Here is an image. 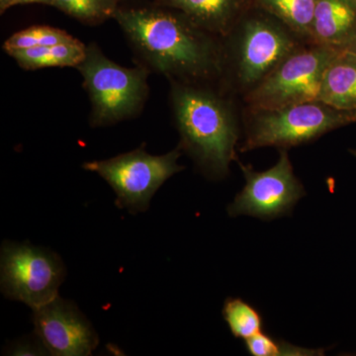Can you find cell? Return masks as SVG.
Wrapping results in <instances>:
<instances>
[{
	"label": "cell",
	"instance_id": "6da1fadb",
	"mask_svg": "<svg viewBox=\"0 0 356 356\" xmlns=\"http://www.w3.org/2000/svg\"><path fill=\"white\" fill-rule=\"evenodd\" d=\"M113 19L149 72L168 81L218 83L222 76V38L172 7L121 4Z\"/></svg>",
	"mask_w": 356,
	"mask_h": 356
},
{
	"label": "cell",
	"instance_id": "7a4b0ae2",
	"mask_svg": "<svg viewBox=\"0 0 356 356\" xmlns=\"http://www.w3.org/2000/svg\"><path fill=\"white\" fill-rule=\"evenodd\" d=\"M170 81L173 119L180 136L179 149L188 154L210 179L228 175L236 161V147L243 129L238 97L218 83Z\"/></svg>",
	"mask_w": 356,
	"mask_h": 356
},
{
	"label": "cell",
	"instance_id": "3957f363",
	"mask_svg": "<svg viewBox=\"0 0 356 356\" xmlns=\"http://www.w3.org/2000/svg\"><path fill=\"white\" fill-rule=\"evenodd\" d=\"M306 43L284 23L252 4L222 37V76L218 84L242 99Z\"/></svg>",
	"mask_w": 356,
	"mask_h": 356
},
{
	"label": "cell",
	"instance_id": "277c9868",
	"mask_svg": "<svg viewBox=\"0 0 356 356\" xmlns=\"http://www.w3.org/2000/svg\"><path fill=\"white\" fill-rule=\"evenodd\" d=\"M355 122L356 112L336 108L320 99L276 108H252L243 105L245 138L238 149L241 153L264 147L288 149Z\"/></svg>",
	"mask_w": 356,
	"mask_h": 356
},
{
	"label": "cell",
	"instance_id": "5b68a950",
	"mask_svg": "<svg viewBox=\"0 0 356 356\" xmlns=\"http://www.w3.org/2000/svg\"><path fill=\"white\" fill-rule=\"evenodd\" d=\"M90 100V125L104 127L138 116L146 104L149 70L126 67L104 55L95 43L86 44L83 62L76 67Z\"/></svg>",
	"mask_w": 356,
	"mask_h": 356
},
{
	"label": "cell",
	"instance_id": "8992f818",
	"mask_svg": "<svg viewBox=\"0 0 356 356\" xmlns=\"http://www.w3.org/2000/svg\"><path fill=\"white\" fill-rule=\"evenodd\" d=\"M179 147L170 153L154 156L145 145L129 153L105 161H88L83 168L108 182L117 195L116 205L131 213L145 212L156 192L168 178L184 170L177 163Z\"/></svg>",
	"mask_w": 356,
	"mask_h": 356
},
{
	"label": "cell",
	"instance_id": "52a82bcc",
	"mask_svg": "<svg viewBox=\"0 0 356 356\" xmlns=\"http://www.w3.org/2000/svg\"><path fill=\"white\" fill-rule=\"evenodd\" d=\"M339 54L312 42L304 44L243 96V104L252 108H276L320 99L325 70Z\"/></svg>",
	"mask_w": 356,
	"mask_h": 356
},
{
	"label": "cell",
	"instance_id": "ba28073f",
	"mask_svg": "<svg viewBox=\"0 0 356 356\" xmlns=\"http://www.w3.org/2000/svg\"><path fill=\"white\" fill-rule=\"evenodd\" d=\"M65 273L64 262L53 250L30 243H2L1 291L6 298L34 310L58 296Z\"/></svg>",
	"mask_w": 356,
	"mask_h": 356
},
{
	"label": "cell",
	"instance_id": "9c48e42d",
	"mask_svg": "<svg viewBox=\"0 0 356 356\" xmlns=\"http://www.w3.org/2000/svg\"><path fill=\"white\" fill-rule=\"evenodd\" d=\"M245 179L242 191L229 206V216L248 215L270 220L286 215L305 195L303 185L295 177L287 149H280V159L273 168L255 172L238 161Z\"/></svg>",
	"mask_w": 356,
	"mask_h": 356
},
{
	"label": "cell",
	"instance_id": "30bf717a",
	"mask_svg": "<svg viewBox=\"0 0 356 356\" xmlns=\"http://www.w3.org/2000/svg\"><path fill=\"white\" fill-rule=\"evenodd\" d=\"M33 312L35 334L49 355L86 356L97 346V334L74 302L58 296Z\"/></svg>",
	"mask_w": 356,
	"mask_h": 356
},
{
	"label": "cell",
	"instance_id": "8fae6325",
	"mask_svg": "<svg viewBox=\"0 0 356 356\" xmlns=\"http://www.w3.org/2000/svg\"><path fill=\"white\" fill-rule=\"evenodd\" d=\"M311 42L332 51H356V6L351 0H317Z\"/></svg>",
	"mask_w": 356,
	"mask_h": 356
},
{
	"label": "cell",
	"instance_id": "7c38bea8",
	"mask_svg": "<svg viewBox=\"0 0 356 356\" xmlns=\"http://www.w3.org/2000/svg\"><path fill=\"white\" fill-rule=\"evenodd\" d=\"M154 2L181 11L199 27L221 38L252 6L250 0H154Z\"/></svg>",
	"mask_w": 356,
	"mask_h": 356
},
{
	"label": "cell",
	"instance_id": "4fadbf2b",
	"mask_svg": "<svg viewBox=\"0 0 356 356\" xmlns=\"http://www.w3.org/2000/svg\"><path fill=\"white\" fill-rule=\"evenodd\" d=\"M320 100L336 108L356 112V51L339 54L327 65Z\"/></svg>",
	"mask_w": 356,
	"mask_h": 356
},
{
	"label": "cell",
	"instance_id": "5bb4252c",
	"mask_svg": "<svg viewBox=\"0 0 356 356\" xmlns=\"http://www.w3.org/2000/svg\"><path fill=\"white\" fill-rule=\"evenodd\" d=\"M86 54V44L74 38L51 46L37 47L8 54L18 65L26 70L47 67H76L83 62Z\"/></svg>",
	"mask_w": 356,
	"mask_h": 356
},
{
	"label": "cell",
	"instance_id": "9a60e30c",
	"mask_svg": "<svg viewBox=\"0 0 356 356\" xmlns=\"http://www.w3.org/2000/svg\"><path fill=\"white\" fill-rule=\"evenodd\" d=\"M259 7L280 19L302 39L311 42L312 25L317 0H250Z\"/></svg>",
	"mask_w": 356,
	"mask_h": 356
},
{
	"label": "cell",
	"instance_id": "2e32d148",
	"mask_svg": "<svg viewBox=\"0 0 356 356\" xmlns=\"http://www.w3.org/2000/svg\"><path fill=\"white\" fill-rule=\"evenodd\" d=\"M122 0H53L51 6L86 25L102 24L113 18Z\"/></svg>",
	"mask_w": 356,
	"mask_h": 356
},
{
	"label": "cell",
	"instance_id": "e0dca14e",
	"mask_svg": "<svg viewBox=\"0 0 356 356\" xmlns=\"http://www.w3.org/2000/svg\"><path fill=\"white\" fill-rule=\"evenodd\" d=\"M222 316L232 334L238 339L247 341L261 332V314L242 299H227L222 308Z\"/></svg>",
	"mask_w": 356,
	"mask_h": 356
},
{
	"label": "cell",
	"instance_id": "ac0fdd59",
	"mask_svg": "<svg viewBox=\"0 0 356 356\" xmlns=\"http://www.w3.org/2000/svg\"><path fill=\"white\" fill-rule=\"evenodd\" d=\"M74 37L69 33L51 26H32L14 33L4 42L3 50L10 51L26 50L37 47L51 46L72 41Z\"/></svg>",
	"mask_w": 356,
	"mask_h": 356
},
{
	"label": "cell",
	"instance_id": "d6986e66",
	"mask_svg": "<svg viewBox=\"0 0 356 356\" xmlns=\"http://www.w3.org/2000/svg\"><path fill=\"white\" fill-rule=\"evenodd\" d=\"M245 348L254 356H309L323 355V350L299 348L284 341H277L268 334H259L245 341Z\"/></svg>",
	"mask_w": 356,
	"mask_h": 356
},
{
	"label": "cell",
	"instance_id": "ffe728a7",
	"mask_svg": "<svg viewBox=\"0 0 356 356\" xmlns=\"http://www.w3.org/2000/svg\"><path fill=\"white\" fill-rule=\"evenodd\" d=\"M6 355H48V350L38 337L19 339L8 346Z\"/></svg>",
	"mask_w": 356,
	"mask_h": 356
},
{
	"label": "cell",
	"instance_id": "44dd1931",
	"mask_svg": "<svg viewBox=\"0 0 356 356\" xmlns=\"http://www.w3.org/2000/svg\"><path fill=\"white\" fill-rule=\"evenodd\" d=\"M53 0H14L13 6H24V4H44V6H50Z\"/></svg>",
	"mask_w": 356,
	"mask_h": 356
},
{
	"label": "cell",
	"instance_id": "7402d4cb",
	"mask_svg": "<svg viewBox=\"0 0 356 356\" xmlns=\"http://www.w3.org/2000/svg\"><path fill=\"white\" fill-rule=\"evenodd\" d=\"M14 0H0V13L3 14L9 8L13 7Z\"/></svg>",
	"mask_w": 356,
	"mask_h": 356
},
{
	"label": "cell",
	"instance_id": "603a6c76",
	"mask_svg": "<svg viewBox=\"0 0 356 356\" xmlns=\"http://www.w3.org/2000/svg\"><path fill=\"white\" fill-rule=\"evenodd\" d=\"M125 1H131V0H122V4H123V2H125Z\"/></svg>",
	"mask_w": 356,
	"mask_h": 356
},
{
	"label": "cell",
	"instance_id": "cb8c5ba5",
	"mask_svg": "<svg viewBox=\"0 0 356 356\" xmlns=\"http://www.w3.org/2000/svg\"><path fill=\"white\" fill-rule=\"evenodd\" d=\"M351 1H353V3H355V6H356V0H351Z\"/></svg>",
	"mask_w": 356,
	"mask_h": 356
}]
</instances>
